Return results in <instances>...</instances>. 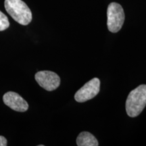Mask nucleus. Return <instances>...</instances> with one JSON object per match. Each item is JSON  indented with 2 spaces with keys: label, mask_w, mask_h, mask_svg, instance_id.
I'll list each match as a JSON object with an SVG mask.
<instances>
[{
  "label": "nucleus",
  "mask_w": 146,
  "mask_h": 146,
  "mask_svg": "<svg viewBox=\"0 0 146 146\" xmlns=\"http://www.w3.org/2000/svg\"><path fill=\"white\" fill-rule=\"evenodd\" d=\"M146 106V85L137 87L127 97L126 111L131 117H136L141 114Z\"/></svg>",
  "instance_id": "nucleus-1"
},
{
  "label": "nucleus",
  "mask_w": 146,
  "mask_h": 146,
  "mask_svg": "<svg viewBox=\"0 0 146 146\" xmlns=\"http://www.w3.org/2000/svg\"><path fill=\"white\" fill-rule=\"evenodd\" d=\"M5 10L14 21L22 25H27L32 21L31 11L22 0H5Z\"/></svg>",
  "instance_id": "nucleus-2"
},
{
  "label": "nucleus",
  "mask_w": 146,
  "mask_h": 146,
  "mask_svg": "<svg viewBox=\"0 0 146 146\" xmlns=\"http://www.w3.org/2000/svg\"><path fill=\"white\" fill-rule=\"evenodd\" d=\"M107 25L110 31H119L125 21V12L123 7L117 3H110L107 10Z\"/></svg>",
  "instance_id": "nucleus-3"
},
{
  "label": "nucleus",
  "mask_w": 146,
  "mask_h": 146,
  "mask_svg": "<svg viewBox=\"0 0 146 146\" xmlns=\"http://www.w3.org/2000/svg\"><path fill=\"white\" fill-rule=\"evenodd\" d=\"M100 81L99 78H94L85 84L83 87L74 95V99L78 102H85L96 97L100 92Z\"/></svg>",
  "instance_id": "nucleus-4"
},
{
  "label": "nucleus",
  "mask_w": 146,
  "mask_h": 146,
  "mask_svg": "<svg viewBox=\"0 0 146 146\" xmlns=\"http://www.w3.org/2000/svg\"><path fill=\"white\" fill-rule=\"evenodd\" d=\"M35 80L45 90L51 91L60 86V78L56 73L52 71H39L35 74Z\"/></svg>",
  "instance_id": "nucleus-5"
},
{
  "label": "nucleus",
  "mask_w": 146,
  "mask_h": 146,
  "mask_svg": "<svg viewBox=\"0 0 146 146\" xmlns=\"http://www.w3.org/2000/svg\"><path fill=\"white\" fill-rule=\"evenodd\" d=\"M4 104L16 112H24L29 109L28 103L22 97L13 91H9L3 95Z\"/></svg>",
  "instance_id": "nucleus-6"
},
{
  "label": "nucleus",
  "mask_w": 146,
  "mask_h": 146,
  "mask_svg": "<svg viewBox=\"0 0 146 146\" xmlns=\"http://www.w3.org/2000/svg\"><path fill=\"white\" fill-rule=\"evenodd\" d=\"M78 146H98L99 145L96 138L89 132H82L76 138Z\"/></svg>",
  "instance_id": "nucleus-7"
},
{
  "label": "nucleus",
  "mask_w": 146,
  "mask_h": 146,
  "mask_svg": "<svg viewBox=\"0 0 146 146\" xmlns=\"http://www.w3.org/2000/svg\"><path fill=\"white\" fill-rule=\"evenodd\" d=\"M9 26H10V23L8 17L0 11V31L7 29Z\"/></svg>",
  "instance_id": "nucleus-8"
},
{
  "label": "nucleus",
  "mask_w": 146,
  "mask_h": 146,
  "mask_svg": "<svg viewBox=\"0 0 146 146\" xmlns=\"http://www.w3.org/2000/svg\"><path fill=\"white\" fill-rule=\"evenodd\" d=\"M7 140L4 137L0 136V146H6Z\"/></svg>",
  "instance_id": "nucleus-9"
}]
</instances>
